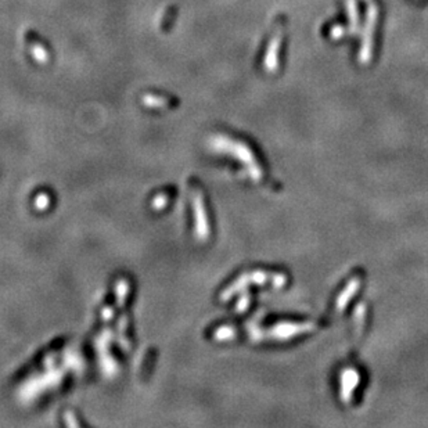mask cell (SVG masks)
Returning a JSON list of instances; mask_svg holds the SVG:
<instances>
[{
    "label": "cell",
    "instance_id": "1",
    "mask_svg": "<svg viewBox=\"0 0 428 428\" xmlns=\"http://www.w3.org/2000/svg\"><path fill=\"white\" fill-rule=\"evenodd\" d=\"M377 6L370 4L366 14V21H365V27L362 31V46L361 53H359V59H361L362 64H367L371 57V49H373V34H374L375 24H377Z\"/></svg>",
    "mask_w": 428,
    "mask_h": 428
},
{
    "label": "cell",
    "instance_id": "2",
    "mask_svg": "<svg viewBox=\"0 0 428 428\" xmlns=\"http://www.w3.org/2000/svg\"><path fill=\"white\" fill-rule=\"evenodd\" d=\"M345 4H347V13H348V20H349L348 34L349 35L359 34V32H361V29H359V13H358V4H356V0H345Z\"/></svg>",
    "mask_w": 428,
    "mask_h": 428
},
{
    "label": "cell",
    "instance_id": "3",
    "mask_svg": "<svg viewBox=\"0 0 428 428\" xmlns=\"http://www.w3.org/2000/svg\"><path fill=\"white\" fill-rule=\"evenodd\" d=\"M279 49H280V36H274L270 45H269L268 54H266V60H265V65L268 68V71H274L277 69V61H279Z\"/></svg>",
    "mask_w": 428,
    "mask_h": 428
},
{
    "label": "cell",
    "instance_id": "4",
    "mask_svg": "<svg viewBox=\"0 0 428 428\" xmlns=\"http://www.w3.org/2000/svg\"><path fill=\"white\" fill-rule=\"evenodd\" d=\"M344 34H345V28L341 27V25H335V27H333V29L330 31V36H331L333 39H340Z\"/></svg>",
    "mask_w": 428,
    "mask_h": 428
}]
</instances>
